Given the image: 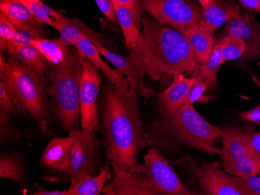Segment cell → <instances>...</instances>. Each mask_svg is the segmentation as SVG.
<instances>
[{
  "label": "cell",
  "instance_id": "6da1fadb",
  "mask_svg": "<svg viewBox=\"0 0 260 195\" xmlns=\"http://www.w3.org/2000/svg\"><path fill=\"white\" fill-rule=\"evenodd\" d=\"M102 101V122L107 157L113 166L132 173L142 172L137 155L147 144L143 129L138 94L129 87L108 83Z\"/></svg>",
  "mask_w": 260,
  "mask_h": 195
},
{
  "label": "cell",
  "instance_id": "7a4b0ae2",
  "mask_svg": "<svg viewBox=\"0 0 260 195\" xmlns=\"http://www.w3.org/2000/svg\"><path fill=\"white\" fill-rule=\"evenodd\" d=\"M141 23L140 38L128 50L140 59L146 74L157 81L162 75L192 74L198 70L200 64L183 33L148 16H144Z\"/></svg>",
  "mask_w": 260,
  "mask_h": 195
},
{
  "label": "cell",
  "instance_id": "3957f363",
  "mask_svg": "<svg viewBox=\"0 0 260 195\" xmlns=\"http://www.w3.org/2000/svg\"><path fill=\"white\" fill-rule=\"evenodd\" d=\"M163 117L147 134L148 145L166 148L184 145L207 153H221L216 144L221 129L207 122L193 106L183 104L174 115Z\"/></svg>",
  "mask_w": 260,
  "mask_h": 195
},
{
  "label": "cell",
  "instance_id": "277c9868",
  "mask_svg": "<svg viewBox=\"0 0 260 195\" xmlns=\"http://www.w3.org/2000/svg\"><path fill=\"white\" fill-rule=\"evenodd\" d=\"M84 56L70 46L67 58L60 63H49L47 78L50 81L48 94L61 127L68 132L77 129L80 119V80Z\"/></svg>",
  "mask_w": 260,
  "mask_h": 195
},
{
  "label": "cell",
  "instance_id": "5b68a950",
  "mask_svg": "<svg viewBox=\"0 0 260 195\" xmlns=\"http://www.w3.org/2000/svg\"><path fill=\"white\" fill-rule=\"evenodd\" d=\"M0 78L16 109L24 115L30 116L45 135L49 122V80L13 57L8 59L5 72Z\"/></svg>",
  "mask_w": 260,
  "mask_h": 195
},
{
  "label": "cell",
  "instance_id": "8992f818",
  "mask_svg": "<svg viewBox=\"0 0 260 195\" xmlns=\"http://www.w3.org/2000/svg\"><path fill=\"white\" fill-rule=\"evenodd\" d=\"M175 164L197 180L204 194L248 195L237 177L229 175L217 162L203 163L200 165L187 155L179 159Z\"/></svg>",
  "mask_w": 260,
  "mask_h": 195
},
{
  "label": "cell",
  "instance_id": "52a82bcc",
  "mask_svg": "<svg viewBox=\"0 0 260 195\" xmlns=\"http://www.w3.org/2000/svg\"><path fill=\"white\" fill-rule=\"evenodd\" d=\"M142 7L161 25L169 26L183 33L199 27L202 10L191 0H140Z\"/></svg>",
  "mask_w": 260,
  "mask_h": 195
},
{
  "label": "cell",
  "instance_id": "ba28073f",
  "mask_svg": "<svg viewBox=\"0 0 260 195\" xmlns=\"http://www.w3.org/2000/svg\"><path fill=\"white\" fill-rule=\"evenodd\" d=\"M142 173L150 183L156 194H192L182 183L170 163L158 147L153 146L144 155Z\"/></svg>",
  "mask_w": 260,
  "mask_h": 195
},
{
  "label": "cell",
  "instance_id": "9c48e42d",
  "mask_svg": "<svg viewBox=\"0 0 260 195\" xmlns=\"http://www.w3.org/2000/svg\"><path fill=\"white\" fill-rule=\"evenodd\" d=\"M102 75L99 68L84 57L80 80V124L81 129L94 132L99 129V94Z\"/></svg>",
  "mask_w": 260,
  "mask_h": 195
},
{
  "label": "cell",
  "instance_id": "30bf717a",
  "mask_svg": "<svg viewBox=\"0 0 260 195\" xmlns=\"http://www.w3.org/2000/svg\"><path fill=\"white\" fill-rule=\"evenodd\" d=\"M74 136L70 147L71 168L68 176L71 180H77L88 174L94 175L99 160V141L93 132L84 129H74L69 132Z\"/></svg>",
  "mask_w": 260,
  "mask_h": 195
},
{
  "label": "cell",
  "instance_id": "8fae6325",
  "mask_svg": "<svg viewBox=\"0 0 260 195\" xmlns=\"http://www.w3.org/2000/svg\"><path fill=\"white\" fill-rule=\"evenodd\" d=\"M226 36L238 37L245 42L246 49L242 59L248 62L260 59V22L252 14L242 12L228 22L214 44Z\"/></svg>",
  "mask_w": 260,
  "mask_h": 195
},
{
  "label": "cell",
  "instance_id": "7c38bea8",
  "mask_svg": "<svg viewBox=\"0 0 260 195\" xmlns=\"http://www.w3.org/2000/svg\"><path fill=\"white\" fill-rule=\"evenodd\" d=\"M96 47L101 55L115 66V70L125 75L130 88L137 92L138 95L144 98H150L153 96V90L144 84L145 69L135 55L129 54L127 56L119 55L102 45H97Z\"/></svg>",
  "mask_w": 260,
  "mask_h": 195
},
{
  "label": "cell",
  "instance_id": "4fadbf2b",
  "mask_svg": "<svg viewBox=\"0 0 260 195\" xmlns=\"http://www.w3.org/2000/svg\"><path fill=\"white\" fill-rule=\"evenodd\" d=\"M114 178L105 186L106 195H157L142 172L132 173L113 166Z\"/></svg>",
  "mask_w": 260,
  "mask_h": 195
},
{
  "label": "cell",
  "instance_id": "5bb4252c",
  "mask_svg": "<svg viewBox=\"0 0 260 195\" xmlns=\"http://www.w3.org/2000/svg\"><path fill=\"white\" fill-rule=\"evenodd\" d=\"M239 6L229 0H210L202 9V20L199 28L214 35L216 30L242 14Z\"/></svg>",
  "mask_w": 260,
  "mask_h": 195
},
{
  "label": "cell",
  "instance_id": "9a60e30c",
  "mask_svg": "<svg viewBox=\"0 0 260 195\" xmlns=\"http://www.w3.org/2000/svg\"><path fill=\"white\" fill-rule=\"evenodd\" d=\"M74 140L71 133H69V136L66 138L52 139L42 152V165L49 170L68 175L71 168L70 149Z\"/></svg>",
  "mask_w": 260,
  "mask_h": 195
},
{
  "label": "cell",
  "instance_id": "2e32d148",
  "mask_svg": "<svg viewBox=\"0 0 260 195\" xmlns=\"http://www.w3.org/2000/svg\"><path fill=\"white\" fill-rule=\"evenodd\" d=\"M252 129L243 130L241 128L227 127L220 131L223 148L220 153L222 165L242 158L249 154L248 141Z\"/></svg>",
  "mask_w": 260,
  "mask_h": 195
},
{
  "label": "cell",
  "instance_id": "e0dca14e",
  "mask_svg": "<svg viewBox=\"0 0 260 195\" xmlns=\"http://www.w3.org/2000/svg\"><path fill=\"white\" fill-rule=\"evenodd\" d=\"M195 76L190 78L184 73L174 75L173 83L165 91L159 94L162 115L172 116L183 104L184 100L195 82Z\"/></svg>",
  "mask_w": 260,
  "mask_h": 195
},
{
  "label": "cell",
  "instance_id": "ac0fdd59",
  "mask_svg": "<svg viewBox=\"0 0 260 195\" xmlns=\"http://www.w3.org/2000/svg\"><path fill=\"white\" fill-rule=\"evenodd\" d=\"M55 29L59 33V39L67 46L74 47L79 39L84 36L95 45H102L107 47V41L105 37L87 27L79 19L64 17Z\"/></svg>",
  "mask_w": 260,
  "mask_h": 195
},
{
  "label": "cell",
  "instance_id": "d6986e66",
  "mask_svg": "<svg viewBox=\"0 0 260 195\" xmlns=\"http://www.w3.org/2000/svg\"><path fill=\"white\" fill-rule=\"evenodd\" d=\"M74 47L78 49L79 52L85 58L90 61L99 69L104 72L109 82L119 88L129 87L126 79L122 76L118 71L111 68L101 57V53L98 50L96 45L87 37H83L79 39Z\"/></svg>",
  "mask_w": 260,
  "mask_h": 195
},
{
  "label": "cell",
  "instance_id": "ffe728a7",
  "mask_svg": "<svg viewBox=\"0 0 260 195\" xmlns=\"http://www.w3.org/2000/svg\"><path fill=\"white\" fill-rule=\"evenodd\" d=\"M112 178V171L109 165L102 167L98 175H88L80 180H71L67 190L68 195H99L103 192L105 183Z\"/></svg>",
  "mask_w": 260,
  "mask_h": 195
},
{
  "label": "cell",
  "instance_id": "44dd1931",
  "mask_svg": "<svg viewBox=\"0 0 260 195\" xmlns=\"http://www.w3.org/2000/svg\"><path fill=\"white\" fill-rule=\"evenodd\" d=\"M7 52L10 57L17 59L35 72L42 75H45L47 73L49 65L47 63L48 61L38 50L37 48H35L31 44L21 46L9 45Z\"/></svg>",
  "mask_w": 260,
  "mask_h": 195
},
{
  "label": "cell",
  "instance_id": "7402d4cb",
  "mask_svg": "<svg viewBox=\"0 0 260 195\" xmlns=\"http://www.w3.org/2000/svg\"><path fill=\"white\" fill-rule=\"evenodd\" d=\"M184 35L190 43L199 63H204L210 58L214 49V35L194 27L184 32Z\"/></svg>",
  "mask_w": 260,
  "mask_h": 195
},
{
  "label": "cell",
  "instance_id": "603a6c76",
  "mask_svg": "<svg viewBox=\"0 0 260 195\" xmlns=\"http://www.w3.org/2000/svg\"><path fill=\"white\" fill-rule=\"evenodd\" d=\"M117 20L123 33L127 48L133 47L140 38V29L137 27L132 13L126 6L112 0Z\"/></svg>",
  "mask_w": 260,
  "mask_h": 195
},
{
  "label": "cell",
  "instance_id": "cb8c5ba5",
  "mask_svg": "<svg viewBox=\"0 0 260 195\" xmlns=\"http://www.w3.org/2000/svg\"><path fill=\"white\" fill-rule=\"evenodd\" d=\"M31 45L42 54L49 63L56 65L67 58L70 46L60 39L40 38L32 41Z\"/></svg>",
  "mask_w": 260,
  "mask_h": 195
},
{
  "label": "cell",
  "instance_id": "d4e9b609",
  "mask_svg": "<svg viewBox=\"0 0 260 195\" xmlns=\"http://www.w3.org/2000/svg\"><path fill=\"white\" fill-rule=\"evenodd\" d=\"M222 50L223 44L219 42L214 46L210 58L200 65L199 70L208 90H214L217 87V71L220 65L224 63L222 56Z\"/></svg>",
  "mask_w": 260,
  "mask_h": 195
},
{
  "label": "cell",
  "instance_id": "484cf974",
  "mask_svg": "<svg viewBox=\"0 0 260 195\" xmlns=\"http://www.w3.org/2000/svg\"><path fill=\"white\" fill-rule=\"evenodd\" d=\"M43 23L39 21L34 23H24L15 26V37L8 43L9 45L21 46L30 45L32 41L36 39L45 38L46 30ZM7 46V47H8Z\"/></svg>",
  "mask_w": 260,
  "mask_h": 195
},
{
  "label": "cell",
  "instance_id": "4316f807",
  "mask_svg": "<svg viewBox=\"0 0 260 195\" xmlns=\"http://www.w3.org/2000/svg\"><path fill=\"white\" fill-rule=\"evenodd\" d=\"M21 3L27 6L38 21L48 24L53 28H55L65 17L52 7L45 5L41 0H23Z\"/></svg>",
  "mask_w": 260,
  "mask_h": 195
},
{
  "label": "cell",
  "instance_id": "83f0119b",
  "mask_svg": "<svg viewBox=\"0 0 260 195\" xmlns=\"http://www.w3.org/2000/svg\"><path fill=\"white\" fill-rule=\"evenodd\" d=\"M0 10L14 25L38 21L27 6L19 0H0Z\"/></svg>",
  "mask_w": 260,
  "mask_h": 195
},
{
  "label": "cell",
  "instance_id": "f1b7e54d",
  "mask_svg": "<svg viewBox=\"0 0 260 195\" xmlns=\"http://www.w3.org/2000/svg\"><path fill=\"white\" fill-rule=\"evenodd\" d=\"M0 177L24 185V170L18 157L11 154H1L0 157Z\"/></svg>",
  "mask_w": 260,
  "mask_h": 195
},
{
  "label": "cell",
  "instance_id": "f546056e",
  "mask_svg": "<svg viewBox=\"0 0 260 195\" xmlns=\"http://www.w3.org/2000/svg\"><path fill=\"white\" fill-rule=\"evenodd\" d=\"M222 166L228 174L236 177L260 174V164L249 154Z\"/></svg>",
  "mask_w": 260,
  "mask_h": 195
},
{
  "label": "cell",
  "instance_id": "4dcf8cb0",
  "mask_svg": "<svg viewBox=\"0 0 260 195\" xmlns=\"http://www.w3.org/2000/svg\"><path fill=\"white\" fill-rule=\"evenodd\" d=\"M219 42H222L223 44L222 56L224 62L241 59L246 49V45L242 39L232 37V36H226L220 39L215 42L214 45H217Z\"/></svg>",
  "mask_w": 260,
  "mask_h": 195
},
{
  "label": "cell",
  "instance_id": "1f68e13d",
  "mask_svg": "<svg viewBox=\"0 0 260 195\" xmlns=\"http://www.w3.org/2000/svg\"><path fill=\"white\" fill-rule=\"evenodd\" d=\"M10 111L0 107V139L1 142H14L21 137V132L12 125L10 119Z\"/></svg>",
  "mask_w": 260,
  "mask_h": 195
},
{
  "label": "cell",
  "instance_id": "d6a6232c",
  "mask_svg": "<svg viewBox=\"0 0 260 195\" xmlns=\"http://www.w3.org/2000/svg\"><path fill=\"white\" fill-rule=\"evenodd\" d=\"M16 29L14 24L7 18V16L0 14V49L1 52H7V46L10 41L15 37Z\"/></svg>",
  "mask_w": 260,
  "mask_h": 195
},
{
  "label": "cell",
  "instance_id": "836d02e7",
  "mask_svg": "<svg viewBox=\"0 0 260 195\" xmlns=\"http://www.w3.org/2000/svg\"><path fill=\"white\" fill-rule=\"evenodd\" d=\"M192 75L195 76V82L188 91V94H187L186 97L184 100L183 104L192 105L194 103L198 101L201 98L203 94H204V92L207 90V84L204 82V79H203L199 69L194 72Z\"/></svg>",
  "mask_w": 260,
  "mask_h": 195
},
{
  "label": "cell",
  "instance_id": "e575fe53",
  "mask_svg": "<svg viewBox=\"0 0 260 195\" xmlns=\"http://www.w3.org/2000/svg\"><path fill=\"white\" fill-rule=\"evenodd\" d=\"M237 180L248 195H260V177L258 174L237 177Z\"/></svg>",
  "mask_w": 260,
  "mask_h": 195
},
{
  "label": "cell",
  "instance_id": "d590c367",
  "mask_svg": "<svg viewBox=\"0 0 260 195\" xmlns=\"http://www.w3.org/2000/svg\"><path fill=\"white\" fill-rule=\"evenodd\" d=\"M115 2L120 3L123 5L126 6L132 13L133 17L135 20L137 27L140 29L142 21V15L144 12V8L140 4V0H114Z\"/></svg>",
  "mask_w": 260,
  "mask_h": 195
},
{
  "label": "cell",
  "instance_id": "8d00e7d4",
  "mask_svg": "<svg viewBox=\"0 0 260 195\" xmlns=\"http://www.w3.org/2000/svg\"><path fill=\"white\" fill-rule=\"evenodd\" d=\"M248 150L249 155L260 164V132H252L249 135Z\"/></svg>",
  "mask_w": 260,
  "mask_h": 195
},
{
  "label": "cell",
  "instance_id": "74e56055",
  "mask_svg": "<svg viewBox=\"0 0 260 195\" xmlns=\"http://www.w3.org/2000/svg\"><path fill=\"white\" fill-rule=\"evenodd\" d=\"M0 107L7 109L13 114L16 113L15 106L9 95L7 87L3 80L0 81Z\"/></svg>",
  "mask_w": 260,
  "mask_h": 195
},
{
  "label": "cell",
  "instance_id": "f35d334b",
  "mask_svg": "<svg viewBox=\"0 0 260 195\" xmlns=\"http://www.w3.org/2000/svg\"><path fill=\"white\" fill-rule=\"evenodd\" d=\"M95 3L102 14L109 21H116V15L112 0H95Z\"/></svg>",
  "mask_w": 260,
  "mask_h": 195
},
{
  "label": "cell",
  "instance_id": "ab89813d",
  "mask_svg": "<svg viewBox=\"0 0 260 195\" xmlns=\"http://www.w3.org/2000/svg\"><path fill=\"white\" fill-rule=\"evenodd\" d=\"M239 116L243 120L248 122H253L260 126V104H258L255 108L246 111L240 112Z\"/></svg>",
  "mask_w": 260,
  "mask_h": 195
},
{
  "label": "cell",
  "instance_id": "60d3db41",
  "mask_svg": "<svg viewBox=\"0 0 260 195\" xmlns=\"http://www.w3.org/2000/svg\"><path fill=\"white\" fill-rule=\"evenodd\" d=\"M239 4L251 12L260 13V0H238Z\"/></svg>",
  "mask_w": 260,
  "mask_h": 195
},
{
  "label": "cell",
  "instance_id": "b9f144b4",
  "mask_svg": "<svg viewBox=\"0 0 260 195\" xmlns=\"http://www.w3.org/2000/svg\"><path fill=\"white\" fill-rule=\"evenodd\" d=\"M35 195H68L67 190H40L35 192Z\"/></svg>",
  "mask_w": 260,
  "mask_h": 195
},
{
  "label": "cell",
  "instance_id": "7bdbcfd3",
  "mask_svg": "<svg viewBox=\"0 0 260 195\" xmlns=\"http://www.w3.org/2000/svg\"><path fill=\"white\" fill-rule=\"evenodd\" d=\"M7 62H8V60L6 59V56L1 54V55H0V76H2L5 72Z\"/></svg>",
  "mask_w": 260,
  "mask_h": 195
},
{
  "label": "cell",
  "instance_id": "ee69618b",
  "mask_svg": "<svg viewBox=\"0 0 260 195\" xmlns=\"http://www.w3.org/2000/svg\"><path fill=\"white\" fill-rule=\"evenodd\" d=\"M197 1H198L199 4L201 6L202 9L204 8V7L208 4V3L210 2V0H197Z\"/></svg>",
  "mask_w": 260,
  "mask_h": 195
},
{
  "label": "cell",
  "instance_id": "f6af8a7d",
  "mask_svg": "<svg viewBox=\"0 0 260 195\" xmlns=\"http://www.w3.org/2000/svg\"><path fill=\"white\" fill-rule=\"evenodd\" d=\"M252 81L258 86V88L260 89V80L256 76V75H252ZM260 104V103H259Z\"/></svg>",
  "mask_w": 260,
  "mask_h": 195
},
{
  "label": "cell",
  "instance_id": "bcb514c9",
  "mask_svg": "<svg viewBox=\"0 0 260 195\" xmlns=\"http://www.w3.org/2000/svg\"><path fill=\"white\" fill-rule=\"evenodd\" d=\"M19 1H20V2H21V1H23V0H19Z\"/></svg>",
  "mask_w": 260,
  "mask_h": 195
}]
</instances>
